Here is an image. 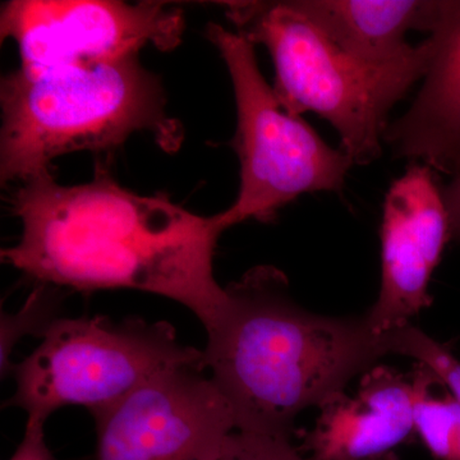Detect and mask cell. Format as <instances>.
<instances>
[{
	"instance_id": "8fae6325",
	"label": "cell",
	"mask_w": 460,
	"mask_h": 460,
	"mask_svg": "<svg viewBox=\"0 0 460 460\" xmlns=\"http://www.w3.org/2000/svg\"><path fill=\"white\" fill-rule=\"evenodd\" d=\"M431 35L436 50L419 95L384 141L396 157L449 174L460 157V0Z\"/></svg>"
},
{
	"instance_id": "4fadbf2b",
	"label": "cell",
	"mask_w": 460,
	"mask_h": 460,
	"mask_svg": "<svg viewBox=\"0 0 460 460\" xmlns=\"http://www.w3.org/2000/svg\"><path fill=\"white\" fill-rule=\"evenodd\" d=\"M414 428L423 445L438 460H460V402L443 385L436 392L438 378L426 366L417 363Z\"/></svg>"
},
{
	"instance_id": "277c9868",
	"label": "cell",
	"mask_w": 460,
	"mask_h": 460,
	"mask_svg": "<svg viewBox=\"0 0 460 460\" xmlns=\"http://www.w3.org/2000/svg\"><path fill=\"white\" fill-rule=\"evenodd\" d=\"M220 4L238 33L270 53L272 89L288 113L302 117L314 111L328 120L353 164H370L380 157L390 111L428 74L434 35L408 59L375 66L339 48L289 0Z\"/></svg>"
},
{
	"instance_id": "e0dca14e",
	"label": "cell",
	"mask_w": 460,
	"mask_h": 460,
	"mask_svg": "<svg viewBox=\"0 0 460 460\" xmlns=\"http://www.w3.org/2000/svg\"><path fill=\"white\" fill-rule=\"evenodd\" d=\"M44 420H27L25 435L9 460H57L45 440Z\"/></svg>"
},
{
	"instance_id": "3957f363",
	"label": "cell",
	"mask_w": 460,
	"mask_h": 460,
	"mask_svg": "<svg viewBox=\"0 0 460 460\" xmlns=\"http://www.w3.org/2000/svg\"><path fill=\"white\" fill-rule=\"evenodd\" d=\"M138 57L18 68L3 77L2 183L51 174L57 157L115 150L137 132H153L163 147H177L181 128L166 115L163 84Z\"/></svg>"
},
{
	"instance_id": "52a82bcc",
	"label": "cell",
	"mask_w": 460,
	"mask_h": 460,
	"mask_svg": "<svg viewBox=\"0 0 460 460\" xmlns=\"http://www.w3.org/2000/svg\"><path fill=\"white\" fill-rule=\"evenodd\" d=\"M0 30L16 41L20 68L40 71L140 56L145 47L175 49L184 17L164 2L12 0L3 5Z\"/></svg>"
},
{
	"instance_id": "7a4b0ae2",
	"label": "cell",
	"mask_w": 460,
	"mask_h": 460,
	"mask_svg": "<svg viewBox=\"0 0 460 460\" xmlns=\"http://www.w3.org/2000/svg\"><path fill=\"white\" fill-rule=\"evenodd\" d=\"M226 289L228 308L208 332L201 367L210 368L237 431L292 440L302 411L321 410L392 354L390 332H375L367 314L305 310L274 266H256Z\"/></svg>"
},
{
	"instance_id": "5b68a950",
	"label": "cell",
	"mask_w": 460,
	"mask_h": 460,
	"mask_svg": "<svg viewBox=\"0 0 460 460\" xmlns=\"http://www.w3.org/2000/svg\"><path fill=\"white\" fill-rule=\"evenodd\" d=\"M201 359L202 350L181 344L165 321L59 317L41 344L14 365L17 389L8 404L27 411V420L44 422L66 405H83L93 416L151 378L181 366H201Z\"/></svg>"
},
{
	"instance_id": "6da1fadb",
	"label": "cell",
	"mask_w": 460,
	"mask_h": 460,
	"mask_svg": "<svg viewBox=\"0 0 460 460\" xmlns=\"http://www.w3.org/2000/svg\"><path fill=\"white\" fill-rule=\"evenodd\" d=\"M9 202L22 234L2 260L38 284L165 296L195 314L206 332L228 308V292L214 275L226 230L217 214L190 213L162 193L138 195L102 166L77 186L51 174L32 178Z\"/></svg>"
},
{
	"instance_id": "2e32d148",
	"label": "cell",
	"mask_w": 460,
	"mask_h": 460,
	"mask_svg": "<svg viewBox=\"0 0 460 460\" xmlns=\"http://www.w3.org/2000/svg\"><path fill=\"white\" fill-rule=\"evenodd\" d=\"M217 460H314L304 456L290 438H277L235 429L229 436ZM377 460H399L395 453Z\"/></svg>"
},
{
	"instance_id": "8992f818",
	"label": "cell",
	"mask_w": 460,
	"mask_h": 460,
	"mask_svg": "<svg viewBox=\"0 0 460 460\" xmlns=\"http://www.w3.org/2000/svg\"><path fill=\"white\" fill-rule=\"evenodd\" d=\"M208 36L228 68L237 104L232 147L241 184L234 204L217 214L224 229L250 219L271 222L305 193L341 192L352 160L288 113L260 72L255 45L217 23L208 26Z\"/></svg>"
},
{
	"instance_id": "5bb4252c",
	"label": "cell",
	"mask_w": 460,
	"mask_h": 460,
	"mask_svg": "<svg viewBox=\"0 0 460 460\" xmlns=\"http://www.w3.org/2000/svg\"><path fill=\"white\" fill-rule=\"evenodd\" d=\"M59 307L60 298L57 290L47 284H39L18 313L2 314L0 363L3 377L13 371L11 356L21 338L25 335L42 338L51 323L59 319Z\"/></svg>"
},
{
	"instance_id": "30bf717a",
	"label": "cell",
	"mask_w": 460,
	"mask_h": 460,
	"mask_svg": "<svg viewBox=\"0 0 460 460\" xmlns=\"http://www.w3.org/2000/svg\"><path fill=\"white\" fill-rule=\"evenodd\" d=\"M416 381L387 366L362 375L356 394H341L321 408L301 452L314 460H377L416 434Z\"/></svg>"
},
{
	"instance_id": "ac0fdd59",
	"label": "cell",
	"mask_w": 460,
	"mask_h": 460,
	"mask_svg": "<svg viewBox=\"0 0 460 460\" xmlns=\"http://www.w3.org/2000/svg\"><path fill=\"white\" fill-rule=\"evenodd\" d=\"M449 174L452 175V180L447 186H443V198L449 215L452 238L460 244V157Z\"/></svg>"
},
{
	"instance_id": "7c38bea8",
	"label": "cell",
	"mask_w": 460,
	"mask_h": 460,
	"mask_svg": "<svg viewBox=\"0 0 460 460\" xmlns=\"http://www.w3.org/2000/svg\"><path fill=\"white\" fill-rule=\"evenodd\" d=\"M293 8L348 54L375 66L394 65L419 45L411 31L434 33L453 0H289Z\"/></svg>"
},
{
	"instance_id": "9a60e30c",
	"label": "cell",
	"mask_w": 460,
	"mask_h": 460,
	"mask_svg": "<svg viewBox=\"0 0 460 460\" xmlns=\"http://www.w3.org/2000/svg\"><path fill=\"white\" fill-rule=\"evenodd\" d=\"M392 353L411 357L426 366L460 402V359L447 345L408 323L390 332Z\"/></svg>"
},
{
	"instance_id": "ba28073f",
	"label": "cell",
	"mask_w": 460,
	"mask_h": 460,
	"mask_svg": "<svg viewBox=\"0 0 460 460\" xmlns=\"http://www.w3.org/2000/svg\"><path fill=\"white\" fill-rule=\"evenodd\" d=\"M95 460H217L235 431L229 402L201 366H181L93 414Z\"/></svg>"
},
{
	"instance_id": "9c48e42d",
	"label": "cell",
	"mask_w": 460,
	"mask_h": 460,
	"mask_svg": "<svg viewBox=\"0 0 460 460\" xmlns=\"http://www.w3.org/2000/svg\"><path fill=\"white\" fill-rule=\"evenodd\" d=\"M380 237V293L366 314L375 332L386 334L431 305L429 280L453 239L434 169L411 163L393 181L384 202Z\"/></svg>"
}]
</instances>
